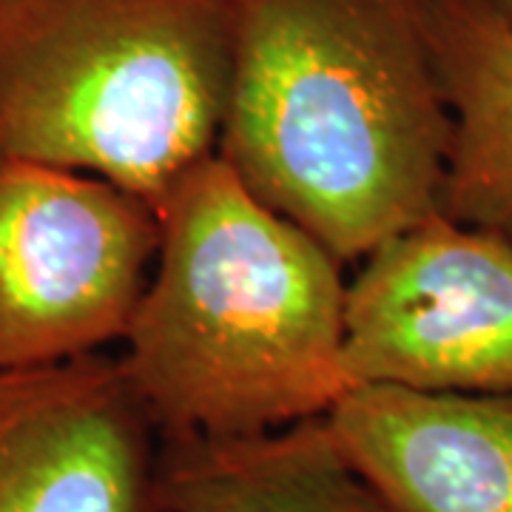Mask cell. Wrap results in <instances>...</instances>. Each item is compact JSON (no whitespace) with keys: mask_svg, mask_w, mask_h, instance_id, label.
I'll use <instances>...</instances> for the list:
<instances>
[{"mask_svg":"<svg viewBox=\"0 0 512 512\" xmlns=\"http://www.w3.org/2000/svg\"><path fill=\"white\" fill-rule=\"evenodd\" d=\"M157 274L117 365L157 436H254L350 390L342 259L214 154L160 211Z\"/></svg>","mask_w":512,"mask_h":512,"instance_id":"obj_2","label":"cell"},{"mask_svg":"<svg viewBox=\"0 0 512 512\" xmlns=\"http://www.w3.org/2000/svg\"><path fill=\"white\" fill-rule=\"evenodd\" d=\"M447 148L424 0H234L217 157L336 259L439 214Z\"/></svg>","mask_w":512,"mask_h":512,"instance_id":"obj_1","label":"cell"},{"mask_svg":"<svg viewBox=\"0 0 512 512\" xmlns=\"http://www.w3.org/2000/svg\"><path fill=\"white\" fill-rule=\"evenodd\" d=\"M157 439L106 353L0 370V512H154Z\"/></svg>","mask_w":512,"mask_h":512,"instance_id":"obj_6","label":"cell"},{"mask_svg":"<svg viewBox=\"0 0 512 512\" xmlns=\"http://www.w3.org/2000/svg\"><path fill=\"white\" fill-rule=\"evenodd\" d=\"M328 421L390 512H512V393L359 384Z\"/></svg>","mask_w":512,"mask_h":512,"instance_id":"obj_7","label":"cell"},{"mask_svg":"<svg viewBox=\"0 0 512 512\" xmlns=\"http://www.w3.org/2000/svg\"><path fill=\"white\" fill-rule=\"evenodd\" d=\"M154 512H390L328 416L254 436H160Z\"/></svg>","mask_w":512,"mask_h":512,"instance_id":"obj_8","label":"cell"},{"mask_svg":"<svg viewBox=\"0 0 512 512\" xmlns=\"http://www.w3.org/2000/svg\"><path fill=\"white\" fill-rule=\"evenodd\" d=\"M234 0H0V160L92 174L157 214L217 154Z\"/></svg>","mask_w":512,"mask_h":512,"instance_id":"obj_3","label":"cell"},{"mask_svg":"<svg viewBox=\"0 0 512 512\" xmlns=\"http://www.w3.org/2000/svg\"><path fill=\"white\" fill-rule=\"evenodd\" d=\"M450 109L441 214L512 242V18L501 0H424Z\"/></svg>","mask_w":512,"mask_h":512,"instance_id":"obj_9","label":"cell"},{"mask_svg":"<svg viewBox=\"0 0 512 512\" xmlns=\"http://www.w3.org/2000/svg\"><path fill=\"white\" fill-rule=\"evenodd\" d=\"M350 390L512 393V242L433 214L384 239L345 296Z\"/></svg>","mask_w":512,"mask_h":512,"instance_id":"obj_5","label":"cell"},{"mask_svg":"<svg viewBox=\"0 0 512 512\" xmlns=\"http://www.w3.org/2000/svg\"><path fill=\"white\" fill-rule=\"evenodd\" d=\"M501 6H504V12L512 18V0H501Z\"/></svg>","mask_w":512,"mask_h":512,"instance_id":"obj_10","label":"cell"},{"mask_svg":"<svg viewBox=\"0 0 512 512\" xmlns=\"http://www.w3.org/2000/svg\"><path fill=\"white\" fill-rule=\"evenodd\" d=\"M160 214L92 174L0 160V370L123 342Z\"/></svg>","mask_w":512,"mask_h":512,"instance_id":"obj_4","label":"cell"}]
</instances>
